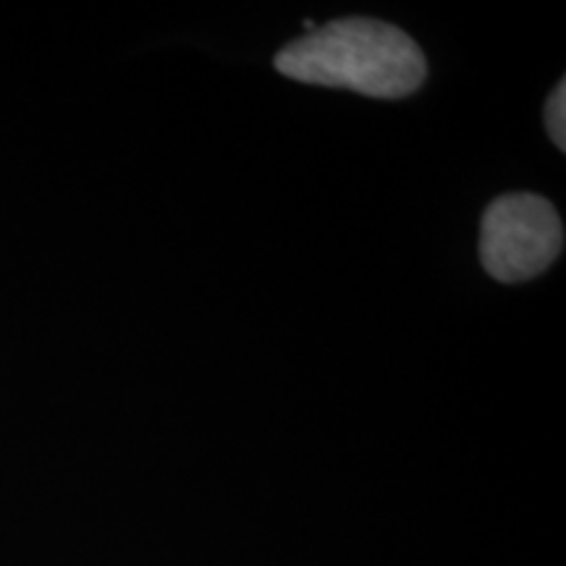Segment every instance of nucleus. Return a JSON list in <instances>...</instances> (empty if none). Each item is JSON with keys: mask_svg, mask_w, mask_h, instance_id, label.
Masks as SVG:
<instances>
[{"mask_svg": "<svg viewBox=\"0 0 566 566\" xmlns=\"http://www.w3.org/2000/svg\"><path fill=\"white\" fill-rule=\"evenodd\" d=\"M546 129L558 150H566V82L562 80L548 95L546 103Z\"/></svg>", "mask_w": 566, "mask_h": 566, "instance_id": "nucleus-3", "label": "nucleus"}, {"mask_svg": "<svg viewBox=\"0 0 566 566\" xmlns=\"http://www.w3.org/2000/svg\"><path fill=\"white\" fill-rule=\"evenodd\" d=\"M289 80L352 90L375 101H401L422 87L428 63L420 45L399 27L346 17L304 32L275 53Z\"/></svg>", "mask_w": 566, "mask_h": 566, "instance_id": "nucleus-1", "label": "nucleus"}, {"mask_svg": "<svg viewBox=\"0 0 566 566\" xmlns=\"http://www.w3.org/2000/svg\"><path fill=\"white\" fill-rule=\"evenodd\" d=\"M480 263L501 283L546 273L564 250V223L546 197L514 192L488 205L480 221Z\"/></svg>", "mask_w": 566, "mask_h": 566, "instance_id": "nucleus-2", "label": "nucleus"}]
</instances>
